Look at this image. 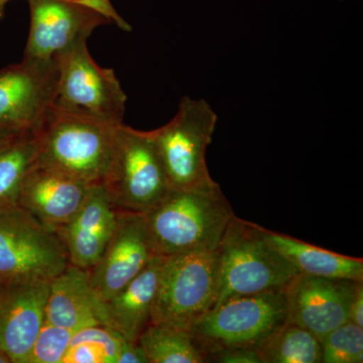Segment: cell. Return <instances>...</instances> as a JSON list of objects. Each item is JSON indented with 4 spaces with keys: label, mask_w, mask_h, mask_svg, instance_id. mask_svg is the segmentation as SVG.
<instances>
[{
    "label": "cell",
    "mask_w": 363,
    "mask_h": 363,
    "mask_svg": "<svg viewBox=\"0 0 363 363\" xmlns=\"http://www.w3.org/2000/svg\"><path fill=\"white\" fill-rule=\"evenodd\" d=\"M138 342L149 363H206L189 329L164 323H150Z\"/></svg>",
    "instance_id": "cell-20"
},
{
    "label": "cell",
    "mask_w": 363,
    "mask_h": 363,
    "mask_svg": "<svg viewBox=\"0 0 363 363\" xmlns=\"http://www.w3.org/2000/svg\"><path fill=\"white\" fill-rule=\"evenodd\" d=\"M123 338L105 325H92L73 332L70 345L84 343L101 352L106 363H116Z\"/></svg>",
    "instance_id": "cell-25"
},
{
    "label": "cell",
    "mask_w": 363,
    "mask_h": 363,
    "mask_svg": "<svg viewBox=\"0 0 363 363\" xmlns=\"http://www.w3.org/2000/svg\"><path fill=\"white\" fill-rule=\"evenodd\" d=\"M218 250L219 291L215 306L229 298L285 288L298 274V269L269 245L264 227L236 215Z\"/></svg>",
    "instance_id": "cell-3"
},
{
    "label": "cell",
    "mask_w": 363,
    "mask_h": 363,
    "mask_svg": "<svg viewBox=\"0 0 363 363\" xmlns=\"http://www.w3.org/2000/svg\"><path fill=\"white\" fill-rule=\"evenodd\" d=\"M57 90L54 105L80 112L112 125L123 124L126 97L113 69L102 68L80 40L55 58Z\"/></svg>",
    "instance_id": "cell-10"
},
{
    "label": "cell",
    "mask_w": 363,
    "mask_h": 363,
    "mask_svg": "<svg viewBox=\"0 0 363 363\" xmlns=\"http://www.w3.org/2000/svg\"><path fill=\"white\" fill-rule=\"evenodd\" d=\"M217 121L206 100L185 96L172 121L149 131L169 189L192 190L217 184L210 176L206 160Z\"/></svg>",
    "instance_id": "cell-4"
},
{
    "label": "cell",
    "mask_w": 363,
    "mask_h": 363,
    "mask_svg": "<svg viewBox=\"0 0 363 363\" xmlns=\"http://www.w3.org/2000/svg\"><path fill=\"white\" fill-rule=\"evenodd\" d=\"M57 68L54 61L23 59L0 71V130H39L54 104Z\"/></svg>",
    "instance_id": "cell-11"
},
{
    "label": "cell",
    "mask_w": 363,
    "mask_h": 363,
    "mask_svg": "<svg viewBox=\"0 0 363 363\" xmlns=\"http://www.w3.org/2000/svg\"><path fill=\"white\" fill-rule=\"evenodd\" d=\"M102 186L117 211L145 214L161 201L169 187L149 131L118 126Z\"/></svg>",
    "instance_id": "cell-7"
},
{
    "label": "cell",
    "mask_w": 363,
    "mask_h": 363,
    "mask_svg": "<svg viewBox=\"0 0 363 363\" xmlns=\"http://www.w3.org/2000/svg\"><path fill=\"white\" fill-rule=\"evenodd\" d=\"M116 363H149V360L140 343L123 339Z\"/></svg>",
    "instance_id": "cell-28"
},
{
    "label": "cell",
    "mask_w": 363,
    "mask_h": 363,
    "mask_svg": "<svg viewBox=\"0 0 363 363\" xmlns=\"http://www.w3.org/2000/svg\"><path fill=\"white\" fill-rule=\"evenodd\" d=\"M62 363H106L100 351L88 344L70 345Z\"/></svg>",
    "instance_id": "cell-27"
},
{
    "label": "cell",
    "mask_w": 363,
    "mask_h": 363,
    "mask_svg": "<svg viewBox=\"0 0 363 363\" xmlns=\"http://www.w3.org/2000/svg\"><path fill=\"white\" fill-rule=\"evenodd\" d=\"M0 363H13L1 342H0Z\"/></svg>",
    "instance_id": "cell-31"
},
{
    "label": "cell",
    "mask_w": 363,
    "mask_h": 363,
    "mask_svg": "<svg viewBox=\"0 0 363 363\" xmlns=\"http://www.w3.org/2000/svg\"><path fill=\"white\" fill-rule=\"evenodd\" d=\"M264 235L269 245L281 253L298 272L322 278L363 281L362 259L332 252L266 228Z\"/></svg>",
    "instance_id": "cell-19"
},
{
    "label": "cell",
    "mask_w": 363,
    "mask_h": 363,
    "mask_svg": "<svg viewBox=\"0 0 363 363\" xmlns=\"http://www.w3.org/2000/svg\"><path fill=\"white\" fill-rule=\"evenodd\" d=\"M90 187L37 160L23 179L16 205L56 233L77 213Z\"/></svg>",
    "instance_id": "cell-15"
},
{
    "label": "cell",
    "mask_w": 363,
    "mask_h": 363,
    "mask_svg": "<svg viewBox=\"0 0 363 363\" xmlns=\"http://www.w3.org/2000/svg\"><path fill=\"white\" fill-rule=\"evenodd\" d=\"M32 133V131H30ZM28 133H18V131L0 130V152L6 149L11 143L16 142L21 135Z\"/></svg>",
    "instance_id": "cell-30"
},
{
    "label": "cell",
    "mask_w": 363,
    "mask_h": 363,
    "mask_svg": "<svg viewBox=\"0 0 363 363\" xmlns=\"http://www.w3.org/2000/svg\"><path fill=\"white\" fill-rule=\"evenodd\" d=\"M73 332L45 321L26 363H62Z\"/></svg>",
    "instance_id": "cell-24"
},
{
    "label": "cell",
    "mask_w": 363,
    "mask_h": 363,
    "mask_svg": "<svg viewBox=\"0 0 363 363\" xmlns=\"http://www.w3.org/2000/svg\"><path fill=\"white\" fill-rule=\"evenodd\" d=\"M162 264V255H155L135 279L104 302L105 326L125 340L138 342L152 323Z\"/></svg>",
    "instance_id": "cell-17"
},
{
    "label": "cell",
    "mask_w": 363,
    "mask_h": 363,
    "mask_svg": "<svg viewBox=\"0 0 363 363\" xmlns=\"http://www.w3.org/2000/svg\"><path fill=\"white\" fill-rule=\"evenodd\" d=\"M118 126L52 104L38 130V162L86 185H102Z\"/></svg>",
    "instance_id": "cell-2"
},
{
    "label": "cell",
    "mask_w": 363,
    "mask_h": 363,
    "mask_svg": "<svg viewBox=\"0 0 363 363\" xmlns=\"http://www.w3.org/2000/svg\"><path fill=\"white\" fill-rule=\"evenodd\" d=\"M219 250L162 255L152 323L189 329L216 305Z\"/></svg>",
    "instance_id": "cell-5"
},
{
    "label": "cell",
    "mask_w": 363,
    "mask_h": 363,
    "mask_svg": "<svg viewBox=\"0 0 363 363\" xmlns=\"http://www.w3.org/2000/svg\"><path fill=\"white\" fill-rule=\"evenodd\" d=\"M30 28L23 59L54 61L71 45L87 40L97 28L112 21L124 30L131 26L111 0H28Z\"/></svg>",
    "instance_id": "cell-9"
},
{
    "label": "cell",
    "mask_w": 363,
    "mask_h": 363,
    "mask_svg": "<svg viewBox=\"0 0 363 363\" xmlns=\"http://www.w3.org/2000/svg\"><path fill=\"white\" fill-rule=\"evenodd\" d=\"M39 150L37 130L21 135L0 152V208L16 204L21 184L37 162Z\"/></svg>",
    "instance_id": "cell-22"
},
{
    "label": "cell",
    "mask_w": 363,
    "mask_h": 363,
    "mask_svg": "<svg viewBox=\"0 0 363 363\" xmlns=\"http://www.w3.org/2000/svg\"><path fill=\"white\" fill-rule=\"evenodd\" d=\"M69 264L56 233L18 205L0 208V284L51 281Z\"/></svg>",
    "instance_id": "cell-8"
},
{
    "label": "cell",
    "mask_w": 363,
    "mask_h": 363,
    "mask_svg": "<svg viewBox=\"0 0 363 363\" xmlns=\"http://www.w3.org/2000/svg\"><path fill=\"white\" fill-rule=\"evenodd\" d=\"M47 281L0 284V342L13 363H26L45 321Z\"/></svg>",
    "instance_id": "cell-14"
},
{
    "label": "cell",
    "mask_w": 363,
    "mask_h": 363,
    "mask_svg": "<svg viewBox=\"0 0 363 363\" xmlns=\"http://www.w3.org/2000/svg\"><path fill=\"white\" fill-rule=\"evenodd\" d=\"M286 322V298L285 288H281L224 301L198 320L190 331L206 357L227 347L257 350Z\"/></svg>",
    "instance_id": "cell-6"
},
{
    "label": "cell",
    "mask_w": 363,
    "mask_h": 363,
    "mask_svg": "<svg viewBox=\"0 0 363 363\" xmlns=\"http://www.w3.org/2000/svg\"><path fill=\"white\" fill-rule=\"evenodd\" d=\"M357 283L298 272L285 286L286 322L307 329L320 340L350 321Z\"/></svg>",
    "instance_id": "cell-12"
},
{
    "label": "cell",
    "mask_w": 363,
    "mask_h": 363,
    "mask_svg": "<svg viewBox=\"0 0 363 363\" xmlns=\"http://www.w3.org/2000/svg\"><path fill=\"white\" fill-rule=\"evenodd\" d=\"M321 363H362L363 327L348 321L320 339Z\"/></svg>",
    "instance_id": "cell-23"
},
{
    "label": "cell",
    "mask_w": 363,
    "mask_h": 363,
    "mask_svg": "<svg viewBox=\"0 0 363 363\" xmlns=\"http://www.w3.org/2000/svg\"><path fill=\"white\" fill-rule=\"evenodd\" d=\"M234 216L218 184L192 190L169 189L143 214L152 250L164 257L218 250Z\"/></svg>",
    "instance_id": "cell-1"
},
{
    "label": "cell",
    "mask_w": 363,
    "mask_h": 363,
    "mask_svg": "<svg viewBox=\"0 0 363 363\" xmlns=\"http://www.w3.org/2000/svg\"><path fill=\"white\" fill-rule=\"evenodd\" d=\"M264 363H321L319 338L298 325L286 322L257 348Z\"/></svg>",
    "instance_id": "cell-21"
},
{
    "label": "cell",
    "mask_w": 363,
    "mask_h": 363,
    "mask_svg": "<svg viewBox=\"0 0 363 363\" xmlns=\"http://www.w3.org/2000/svg\"><path fill=\"white\" fill-rule=\"evenodd\" d=\"M206 363H264L259 351L250 347H227L209 353Z\"/></svg>",
    "instance_id": "cell-26"
},
{
    "label": "cell",
    "mask_w": 363,
    "mask_h": 363,
    "mask_svg": "<svg viewBox=\"0 0 363 363\" xmlns=\"http://www.w3.org/2000/svg\"><path fill=\"white\" fill-rule=\"evenodd\" d=\"M117 210L102 185L91 186L82 206L56 231L72 266L89 271L96 264L116 229Z\"/></svg>",
    "instance_id": "cell-16"
},
{
    "label": "cell",
    "mask_w": 363,
    "mask_h": 363,
    "mask_svg": "<svg viewBox=\"0 0 363 363\" xmlns=\"http://www.w3.org/2000/svg\"><path fill=\"white\" fill-rule=\"evenodd\" d=\"M45 321L72 332L104 325V302L93 291L88 271L69 264L52 279Z\"/></svg>",
    "instance_id": "cell-18"
},
{
    "label": "cell",
    "mask_w": 363,
    "mask_h": 363,
    "mask_svg": "<svg viewBox=\"0 0 363 363\" xmlns=\"http://www.w3.org/2000/svg\"><path fill=\"white\" fill-rule=\"evenodd\" d=\"M9 1H11V0H0V21L4 18L6 4H9Z\"/></svg>",
    "instance_id": "cell-32"
},
{
    "label": "cell",
    "mask_w": 363,
    "mask_h": 363,
    "mask_svg": "<svg viewBox=\"0 0 363 363\" xmlns=\"http://www.w3.org/2000/svg\"><path fill=\"white\" fill-rule=\"evenodd\" d=\"M155 252L142 213L117 211L116 229L92 269L91 286L100 301L106 302L135 279Z\"/></svg>",
    "instance_id": "cell-13"
},
{
    "label": "cell",
    "mask_w": 363,
    "mask_h": 363,
    "mask_svg": "<svg viewBox=\"0 0 363 363\" xmlns=\"http://www.w3.org/2000/svg\"><path fill=\"white\" fill-rule=\"evenodd\" d=\"M350 322L363 327V281H357L350 308Z\"/></svg>",
    "instance_id": "cell-29"
},
{
    "label": "cell",
    "mask_w": 363,
    "mask_h": 363,
    "mask_svg": "<svg viewBox=\"0 0 363 363\" xmlns=\"http://www.w3.org/2000/svg\"><path fill=\"white\" fill-rule=\"evenodd\" d=\"M338 1H345V0H338Z\"/></svg>",
    "instance_id": "cell-33"
}]
</instances>
